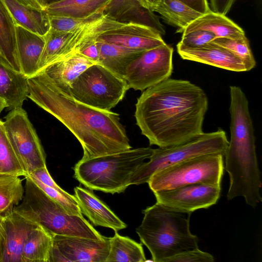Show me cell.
<instances>
[{
	"label": "cell",
	"instance_id": "d4e9b609",
	"mask_svg": "<svg viewBox=\"0 0 262 262\" xmlns=\"http://www.w3.org/2000/svg\"><path fill=\"white\" fill-rule=\"evenodd\" d=\"M15 24L41 36L50 30L49 16L43 10L28 7L18 0H1Z\"/></svg>",
	"mask_w": 262,
	"mask_h": 262
},
{
	"label": "cell",
	"instance_id": "44dd1931",
	"mask_svg": "<svg viewBox=\"0 0 262 262\" xmlns=\"http://www.w3.org/2000/svg\"><path fill=\"white\" fill-rule=\"evenodd\" d=\"M5 217L6 240L2 262H21L25 244L37 225L13 211Z\"/></svg>",
	"mask_w": 262,
	"mask_h": 262
},
{
	"label": "cell",
	"instance_id": "9c48e42d",
	"mask_svg": "<svg viewBox=\"0 0 262 262\" xmlns=\"http://www.w3.org/2000/svg\"><path fill=\"white\" fill-rule=\"evenodd\" d=\"M126 82L99 63L83 71L72 83L71 95L78 101L94 108L111 111L124 98Z\"/></svg>",
	"mask_w": 262,
	"mask_h": 262
},
{
	"label": "cell",
	"instance_id": "e0dca14e",
	"mask_svg": "<svg viewBox=\"0 0 262 262\" xmlns=\"http://www.w3.org/2000/svg\"><path fill=\"white\" fill-rule=\"evenodd\" d=\"M177 48L180 57L185 60L234 72L247 71L240 58L226 49L212 42L198 48H189L177 44Z\"/></svg>",
	"mask_w": 262,
	"mask_h": 262
},
{
	"label": "cell",
	"instance_id": "ac0fdd59",
	"mask_svg": "<svg viewBox=\"0 0 262 262\" xmlns=\"http://www.w3.org/2000/svg\"><path fill=\"white\" fill-rule=\"evenodd\" d=\"M16 51L20 71L28 78L38 73L39 61L45 43V36L15 25Z\"/></svg>",
	"mask_w": 262,
	"mask_h": 262
},
{
	"label": "cell",
	"instance_id": "2e32d148",
	"mask_svg": "<svg viewBox=\"0 0 262 262\" xmlns=\"http://www.w3.org/2000/svg\"><path fill=\"white\" fill-rule=\"evenodd\" d=\"M103 13L120 22L137 23L150 27L161 35L165 33L159 17L145 7L143 0H110Z\"/></svg>",
	"mask_w": 262,
	"mask_h": 262
},
{
	"label": "cell",
	"instance_id": "7c38bea8",
	"mask_svg": "<svg viewBox=\"0 0 262 262\" xmlns=\"http://www.w3.org/2000/svg\"><path fill=\"white\" fill-rule=\"evenodd\" d=\"M97 41L145 51L166 43L161 35L147 26L123 23L104 15L96 31Z\"/></svg>",
	"mask_w": 262,
	"mask_h": 262
},
{
	"label": "cell",
	"instance_id": "5bb4252c",
	"mask_svg": "<svg viewBox=\"0 0 262 262\" xmlns=\"http://www.w3.org/2000/svg\"><path fill=\"white\" fill-rule=\"evenodd\" d=\"M221 192V185L197 183L154 193L157 203L175 210L192 213L215 205Z\"/></svg>",
	"mask_w": 262,
	"mask_h": 262
},
{
	"label": "cell",
	"instance_id": "484cf974",
	"mask_svg": "<svg viewBox=\"0 0 262 262\" xmlns=\"http://www.w3.org/2000/svg\"><path fill=\"white\" fill-rule=\"evenodd\" d=\"M110 0H53L44 10L48 16L85 18L104 8Z\"/></svg>",
	"mask_w": 262,
	"mask_h": 262
},
{
	"label": "cell",
	"instance_id": "f6af8a7d",
	"mask_svg": "<svg viewBox=\"0 0 262 262\" xmlns=\"http://www.w3.org/2000/svg\"></svg>",
	"mask_w": 262,
	"mask_h": 262
},
{
	"label": "cell",
	"instance_id": "f546056e",
	"mask_svg": "<svg viewBox=\"0 0 262 262\" xmlns=\"http://www.w3.org/2000/svg\"><path fill=\"white\" fill-rule=\"evenodd\" d=\"M15 25L0 0V47L2 55L15 70L20 72L16 51Z\"/></svg>",
	"mask_w": 262,
	"mask_h": 262
},
{
	"label": "cell",
	"instance_id": "d6986e66",
	"mask_svg": "<svg viewBox=\"0 0 262 262\" xmlns=\"http://www.w3.org/2000/svg\"><path fill=\"white\" fill-rule=\"evenodd\" d=\"M74 196L81 213L94 225L109 228L115 232L126 228L127 225L91 191L77 186L74 188Z\"/></svg>",
	"mask_w": 262,
	"mask_h": 262
},
{
	"label": "cell",
	"instance_id": "4dcf8cb0",
	"mask_svg": "<svg viewBox=\"0 0 262 262\" xmlns=\"http://www.w3.org/2000/svg\"><path fill=\"white\" fill-rule=\"evenodd\" d=\"M20 176L0 173V214L5 216L23 200L25 187Z\"/></svg>",
	"mask_w": 262,
	"mask_h": 262
},
{
	"label": "cell",
	"instance_id": "7402d4cb",
	"mask_svg": "<svg viewBox=\"0 0 262 262\" xmlns=\"http://www.w3.org/2000/svg\"><path fill=\"white\" fill-rule=\"evenodd\" d=\"M96 63L76 53L48 66L42 71L58 87L70 91L72 83L87 68Z\"/></svg>",
	"mask_w": 262,
	"mask_h": 262
},
{
	"label": "cell",
	"instance_id": "f1b7e54d",
	"mask_svg": "<svg viewBox=\"0 0 262 262\" xmlns=\"http://www.w3.org/2000/svg\"><path fill=\"white\" fill-rule=\"evenodd\" d=\"M110 248L106 262H145L142 245L117 232L110 237Z\"/></svg>",
	"mask_w": 262,
	"mask_h": 262
},
{
	"label": "cell",
	"instance_id": "d590c367",
	"mask_svg": "<svg viewBox=\"0 0 262 262\" xmlns=\"http://www.w3.org/2000/svg\"><path fill=\"white\" fill-rule=\"evenodd\" d=\"M212 33L204 30H196L183 33L181 41L178 43L189 48H200L215 38Z\"/></svg>",
	"mask_w": 262,
	"mask_h": 262
},
{
	"label": "cell",
	"instance_id": "d6a6232c",
	"mask_svg": "<svg viewBox=\"0 0 262 262\" xmlns=\"http://www.w3.org/2000/svg\"><path fill=\"white\" fill-rule=\"evenodd\" d=\"M211 42L226 49L240 58L244 62L247 71L256 66V61L247 37L242 39L219 37L215 38Z\"/></svg>",
	"mask_w": 262,
	"mask_h": 262
},
{
	"label": "cell",
	"instance_id": "836d02e7",
	"mask_svg": "<svg viewBox=\"0 0 262 262\" xmlns=\"http://www.w3.org/2000/svg\"><path fill=\"white\" fill-rule=\"evenodd\" d=\"M103 10L85 18L48 16L50 29L59 32H72L101 19Z\"/></svg>",
	"mask_w": 262,
	"mask_h": 262
},
{
	"label": "cell",
	"instance_id": "74e56055",
	"mask_svg": "<svg viewBox=\"0 0 262 262\" xmlns=\"http://www.w3.org/2000/svg\"><path fill=\"white\" fill-rule=\"evenodd\" d=\"M235 0H210L211 11L226 15L229 11Z\"/></svg>",
	"mask_w": 262,
	"mask_h": 262
},
{
	"label": "cell",
	"instance_id": "83f0119b",
	"mask_svg": "<svg viewBox=\"0 0 262 262\" xmlns=\"http://www.w3.org/2000/svg\"><path fill=\"white\" fill-rule=\"evenodd\" d=\"M153 12L160 14L166 23L178 27L177 32L180 33L203 15L179 0H162Z\"/></svg>",
	"mask_w": 262,
	"mask_h": 262
},
{
	"label": "cell",
	"instance_id": "60d3db41",
	"mask_svg": "<svg viewBox=\"0 0 262 262\" xmlns=\"http://www.w3.org/2000/svg\"><path fill=\"white\" fill-rule=\"evenodd\" d=\"M25 6L33 9L44 11L49 0H18Z\"/></svg>",
	"mask_w": 262,
	"mask_h": 262
},
{
	"label": "cell",
	"instance_id": "ba28073f",
	"mask_svg": "<svg viewBox=\"0 0 262 262\" xmlns=\"http://www.w3.org/2000/svg\"><path fill=\"white\" fill-rule=\"evenodd\" d=\"M224 169L223 154L204 155L155 173L147 183L153 192L197 183L221 185Z\"/></svg>",
	"mask_w": 262,
	"mask_h": 262
},
{
	"label": "cell",
	"instance_id": "7bdbcfd3",
	"mask_svg": "<svg viewBox=\"0 0 262 262\" xmlns=\"http://www.w3.org/2000/svg\"><path fill=\"white\" fill-rule=\"evenodd\" d=\"M8 107L6 102L2 98L0 97V114L2 111Z\"/></svg>",
	"mask_w": 262,
	"mask_h": 262
},
{
	"label": "cell",
	"instance_id": "1f68e13d",
	"mask_svg": "<svg viewBox=\"0 0 262 262\" xmlns=\"http://www.w3.org/2000/svg\"><path fill=\"white\" fill-rule=\"evenodd\" d=\"M0 173L26 177L28 172L22 160L10 142L0 120Z\"/></svg>",
	"mask_w": 262,
	"mask_h": 262
},
{
	"label": "cell",
	"instance_id": "4fadbf2b",
	"mask_svg": "<svg viewBox=\"0 0 262 262\" xmlns=\"http://www.w3.org/2000/svg\"><path fill=\"white\" fill-rule=\"evenodd\" d=\"M110 237L100 241L53 235L49 262H106Z\"/></svg>",
	"mask_w": 262,
	"mask_h": 262
},
{
	"label": "cell",
	"instance_id": "cb8c5ba5",
	"mask_svg": "<svg viewBox=\"0 0 262 262\" xmlns=\"http://www.w3.org/2000/svg\"><path fill=\"white\" fill-rule=\"evenodd\" d=\"M96 41L99 52L97 63L123 79L127 67L144 52L103 41Z\"/></svg>",
	"mask_w": 262,
	"mask_h": 262
},
{
	"label": "cell",
	"instance_id": "603a6c76",
	"mask_svg": "<svg viewBox=\"0 0 262 262\" xmlns=\"http://www.w3.org/2000/svg\"><path fill=\"white\" fill-rule=\"evenodd\" d=\"M204 30L213 33L216 38L242 39L246 37L244 30L226 15L212 12L203 14L183 30V33Z\"/></svg>",
	"mask_w": 262,
	"mask_h": 262
},
{
	"label": "cell",
	"instance_id": "b9f144b4",
	"mask_svg": "<svg viewBox=\"0 0 262 262\" xmlns=\"http://www.w3.org/2000/svg\"><path fill=\"white\" fill-rule=\"evenodd\" d=\"M161 1L162 0H143L145 7L152 11L161 3Z\"/></svg>",
	"mask_w": 262,
	"mask_h": 262
},
{
	"label": "cell",
	"instance_id": "52a82bcc",
	"mask_svg": "<svg viewBox=\"0 0 262 262\" xmlns=\"http://www.w3.org/2000/svg\"><path fill=\"white\" fill-rule=\"evenodd\" d=\"M228 143L226 133L219 129L181 144L153 149L149 161L143 163L132 176L130 185L148 183L155 173L189 159L211 154L224 155Z\"/></svg>",
	"mask_w": 262,
	"mask_h": 262
},
{
	"label": "cell",
	"instance_id": "8fae6325",
	"mask_svg": "<svg viewBox=\"0 0 262 262\" xmlns=\"http://www.w3.org/2000/svg\"><path fill=\"white\" fill-rule=\"evenodd\" d=\"M173 52L166 43L143 52L126 70L124 79L128 89L142 91L169 78Z\"/></svg>",
	"mask_w": 262,
	"mask_h": 262
},
{
	"label": "cell",
	"instance_id": "5b68a950",
	"mask_svg": "<svg viewBox=\"0 0 262 262\" xmlns=\"http://www.w3.org/2000/svg\"><path fill=\"white\" fill-rule=\"evenodd\" d=\"M25 178V194L13 212L44 227L53 235L82 237L102 241L106 238L82 215L68 214L49 196L30 176Z\"/></svg>",
	"mask_w": 262,
	"mask_h": 262
},
{
	"label": "cell",
	"instance_id": "f35d334b",
	"mask_svg": "<svg viewBox=\"0 0 262 262\" xmlns=\"http://www.w3.org/2000/svg\"><path fill=\"white\" fill-rule=\"evenodd\" d=\"M191 9L204 14L211 11L207 0H179Z\"/></svg>",
	"mask_w": 262,
	"mask_h": 262
},
{
	"label": "cell",
	"instance_id": "e575fe53",
	"mask_svg": "<svg viewBox=\"0 0 262 262\" xmlns=\"http://www.w3.org/2000/svg\"><path fill=\"white\" fill-rule=\"evenodd\" d=\"M30 177L49 196L61 205L68 214L78 216L82 215L78 202L74 195L70 194L64 190L62 191L57 190L46 185L33 177L30 176Z\"/></svg>",
	"mask_w": 262,
	"mask_h": 262
},
{
	"label": "cell",
	"instance_id": "3957f363",
	"mask_svg": "<svg viewBox=\"0 0 262 262\" xmlns=\"http://www.w3.org/2000/svg\"><path fill=\"white\" fill-rule=\"evenodd\" d=\"M230 95L231 138L224 153L230 179L227 196L252 201L260 196L262 183L248 101L239 86H230Z\"/></svg>",
	"mask_w": 262,
	"mask_h": 262
},
{
	"label": "cell",
	"instance_id": "ffe728a7",
	"mask_svg": "<svg viewBox=\"0 0 262 262\" xmlns=\"http://www.w3.org/2000/svg\"><path fill=\"white\" fill-rule=\"evenodd\" d=\"M29 95L28 78L0 54V97L10 110L22 107Z\"/></svg>",
	"mask_w": 262,
	"mask_h": 262
},
{
	"label": "cell",
	"instance_id": "30bf717a",
	"mask_svg": "<svg viewBox=\"0 0 262 262\" xmlns=\"http://www.w3.org/2000/svg\"><path fill=\"white\" fill-rule=\"evenodd\" d=\"M6 133L28 175L46 166V155L35 128L22 108L11 110L3 122Z\"/></svg>",
	"mask_w": 262,
	"mask_h": 262
},
{
	"label": "cell",
	"instance_id": "8992f818",
	"mask_svg": "<svg viewBox=\"0 0 262 262\" xmlns=\"http://www.w3.org/2000/svg\"><path fill=\"white\" fill-rule=\"evenodd\" d=\"M153 152L150 147L130 149L81 159L74 167V177L91 190L114 194L124 192L130 178Z\"/></svg>",
	"mask_w": 262,
	"mask_h": 262
},
{
	"label": "cell",
	"instance_id": "9a60e30c",
	"mask_svg": "<svg viewBox=\"0 0 262 262\" xmlns=\"http://www.w3.org/2000/svg\"><path fill=\"white\" fill-rule=\"evenodd\" d=\"M101 19L72 32L50 29L45 36V43L39 61L38 73L52 63L77 53L84 41L95 33Z\"/></svg>",
	"mask_w": 262,
	"mask_h": 262
},
{
	"label": "cell",
	"instance_id": "6da1fadb",
	"mask_svg": "<svg viewBox=\"0 0 262 262\" xmlns=\"http://www.w3.org/2000/svg\"><path fill=\"white\" fill-rule=\"evenodd\" d=\"M208 106L207 96L200 87L169 78L143 91L137 99L135 117L150 145L167 147L203 134Z\"/></svg>",
	"mask_w": 262,
	"mask_h": 262
},
{
	"label": "cell",
	"instance_id": "ab89813d",
	"mask_svg": "<svg viewBox=\"0 0 262 262\" xmlns=\"http://www.w3.org/2000/svg\"><path fill=\"white\" fill-rule=\"evenodd\" d=\"M6 240L5 217L0 214V262L2 257Z\"/></svg>",
	"mask_w": 262,
	"mask_h": 262
},
{
	"label": "cell",
	"instance_id": "4316f807",
	"mask_svg": "<svg viewBox=\"0 0 262 262\" xmlns=\"http://www.w3.org/2000/svg\"><path fill=\"white\" fill-rule=\"evenodd\" d=\"M53 234L37 225L24 247L21 262H49Z\"/></svg>",
	"mask_w": 262,
	"mask_h": 262
},
{
	"label": "cell",
	"instance_id": "ee69618b",
	"mask_svg": "<svg viewBox=\"0 0 262 262\" xmlns=\"http://www.w3.org/2000/svg\"><path fill=\"white\" fill-rule=\"evenodd\" d=\"M0 54L2 55V50H1V47H0Z\"/></svg>",
	"mask_w": 262,
	"mask_h": 262
},
{
	"label": "cell",
	"instance_id": "277c9868",
	"mask_svg": "<svg viewBox=\"0 0 262 262\" xmlns=\"http://www.w3.org/2000/svg\"><path fill=\"white\" fill-rule=\"evenodd\" d=\"M143 213L142 222L136 231L154 261L164 262L181 252L198 248V237L190 230L191 212L156 203L143 210Z\"/></svg>",
	"mask_w": 262,
	"mask_h": 262
},
{
	"label": "cell",
	"instance_id": "8d00e7d4",
	"mask_svg": "<svg viewBox=\"0 0 262 262\" xmlns=\"http://www.w3.org/2000/svg\"><path fill=\"white\" fill-rule=\"evenodd\" d=\"M214 257L199 248L186 250L167 258L164 262H213Z\"/></svg>",
	"mask_w": 262,
	"mask_h": 262
},
{
	"label": "cell",
	"instance_id": "7a4b0ae2",
	"mask_svg": "<svg viewBox=\"0 0 262 262\" xmlns=\"http://www.w3.org/2000/svg\"><path fill=\"white\" fill-rule=\"evenodd\" d=\"M28 97L57 119L78 139L83 151L81 159L132 148L119 114L78 101L42 72L28 78Z\"/></svg>",
	"mask_w": 262,
	"mask_h": 262
}]
</instances>
